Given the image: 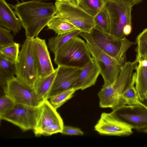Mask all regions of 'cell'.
Here are the masks:
<instances>
[{"mask_svg":"<svg viewBox=\"0 0 147 147\" xmlns=\"http://www.w3.org/2000/svg\"><path fill=\"white\" fill-rule=\"evenodd\" d=\"M105 0H79V5L94 17L105 6Z\"/></svg>","mask_w":147,"mask_h":147,"instance_id":"cb8c5ba5","label":"cell"},{"mask_svg":"<svg viewBox=\"0 0 147 147\" xmlns=\"http://www.w3.org/2000/svg\"><path fill=\"white\" fill-rule=\"evenodd\" d=\"M113 111L133 129L144 132L147 129V108L139 106L123 105Z\"/></svg>","mask_w":147,"mask_h":147,"instance_id":"7c38bea8","label":"cell"},{"mask_svg":"<svg viewBox=\"0 0 147 147\" xmlns=\"http://www.w3.org/2000/svg\"><path fill=\"white\" fill-rule=\"evenodd\" d=\"M35 0L42 1H47V0Z\"/></svg>","mask_w":147,"mask_h":147,"instance_id":"74e56055","label":"cell"},{"mask_svg":"<svg viewBox=\"0 0 147 147\" xmlns=\"http://www.w3.org/2000/svg\"><path fill=\"white\" fill-rule=\"evenodd\" d=\"M38 107L16 104L14 107L0 117V119L12 123L24 131L33 130L36 124Z\"/></svg>","mask_w":147,"mask_h":147,"instance_id":"30bf717a","label":"cell"},{"mask_svg":"<svg viewBox=\"0 0 147 147\" xmlns=\"http://www.w3.org/2000/svg\"><path fill=\"white\" fill-rule=\"evenodd\" d=\"M95 28L103 32L110 34V22L107 12L104 7L94 17Z\"/></svg>","mask_w":147,"mask_h":147,"instance_id":"d4e9b609","label":"cell"},{"mask_svg":"<svg viewBox=\"0 0 147 147\" xmlns=\"http://www.w3.org/2000/svg\"><path fill=\"white\" fill-rule=\"evenodd\" d=\"M79 36L86 40L92 57L100 70L104 81L102 87L109 85L117 78L123 67L98 47L90 33L81 32Z\"/></svg>","mask_w":147,"mask_h":147,"instance_id":"277c9868","label":"cell"},{"mask_svg":"<svg viewBox=\"0 0 147 147\" xmlns=\"http://www.w3.org/2000/svg\"><path fill=\"white\" fill-rule=\"evenodd\" d=\"M57 68L49 75L38 77L34 88L37 94L44 100L48 99V96L53 83L57 72Z\"/></svg>","mask_w":147,"mask_h":147,"instance_id":"ffe728a7","label":"cell"},{"mask_svg":"<svg viewBox=\"0 0 147 147\" xmlns=\"http://www.w3.org/2000/svg\"><path fill=\"white\" fill-rule=\"evenodd\" d=\"M54 55V61L58 66L80 68L92 59L86 42L78 36L69 40Z\"/></svg>","mask_w":147,"mask_h":147,"instance_id":"3957f363","label":"cell"},{"mask_svg":"<svg viewBox=\"0 0 147 147\" xmlns=\"http://www.w3.org/2000/svg\"><path fill=\"white\" fill-rule=\"evenodd\" d=\"M131 2L133 5L137 4L140 2L142 0H127Z\"/></svg>","mask_w":147,"mask_h":147,"instance_id":"e575fe53","label":"cell"},{"mask_svg":"<svg viewBox=\"0 0 147 147\" xmlns=\"http://www.w3.org/2000/svg\"><path fill=\"white\" fill-rule=\"evenodd\" d=\"M16 103L13 100L5 94L0 98V117L12 109Z\"/></svg>","mask_w":147,"mask_h":147,"instance_id":"f1b7e54d","label":"cell"},{"mask_svg":"<svg viewBox=\"0 0 147 147\" xmlns=\"http://www.w3.org/2000/svg\"><path fill=\"white\" fill-rule=\"evenodd\" d=\"M63 126V123H57L42 129L39 133L37 136L41 135L49 136L59 133H61Z\"/></svg>","mask_w":147,"mask_h":147,"instance_id":"4dcf8cb0","label":"cell"},{"mask_svg":"<svg viewBox=\"0 0 147 147\" xmlns=\"http://www.w3.org/2000/svg\"><path fill=\"white\" fill-rule=\"evenodd\" d=\"M38 108L36 124L33 130L36 136L47 127L55 123H63L57 109L52 106L48 99L44 100Z\"/></svg>","mask_w":147,"mask_h":147,"instance_id":"9a60e30c","label":"cell"},{"mask_svg":"<svg viewBox=\"0 0 147 147\" xmlns=\"http://www.w3.org/2000/svg\"><path fill=\"white\" fill-rule=\"evenodd\" d=\"M61 133L63 135L71 136H82L84 134V133L80 128L64 125Z\"/></svg>","mask_w":147,"mask_h":147,"instance_id":"1f68e13d","label":"cell"},{"mask_svg":"<svg viewBox=\"0 0 147 147\" xmlns=\"http://www.w3.org/2000/svg\"><path fill=\"white\" fill-rule=\"evenodd\" d=\"M47 26L48 29L53 30L58 35L79 30L71 24L55 15L49 21Z\"/></svg>","mask_w":147,"mask_h":147,"instance_id":"44dd1931","label":"cell"},{"mask_svg":"<svg viewBox=\"0 0 147 147\" xmlns=\"http://www.w3.org/2000/svg\"><path fill=\"white\" fill-rule=\"evenodd\" d=\"M132 30L131 25L127 24L124 27L123 32L125 36H128L131 32Z\"/></svg>","mask_w":147,"mask_h":147,"instance_id":"836d02e7","label":"cell"},{"mask_svg":"<svg viewBox=\"0 0 147 147\" xmlns=\"http://www.w3.org/2000/svg\"><path fill=\"white\" fill-rule=\"evenodd\" d=\"M5 0H0V26L16 35L22 27L21 22Z\"/></svg>","mask_w":147,"mask_h":147,"instance_id":"e0dca14e","label":"cell"},{"mask_svg":"<svg viewBox=\"0 0 147 147\" xmlns=\"http://www.w3.org/2000/svg\"><path fill=\"white\" fill-rule=\"evenodd\" d=\"M20 45L15 42L13 44L0 48V55L15 63L18 57Z\"/></svg>","mask_w":147,"mask_h":147,"instance_id":"83f0119b","label":"cell"},{"mask_svg":"<svg viewBox=\"0 0 147 147\" xmlns=\"http://www.w3.org/2000/svg\"><path fill=\"white\" fill-rule=\"evenodd\" d=\"M56 1L68 3L75 6H79V0H56Z\"/></svg>","mask_w":147,"mask_h":147,"instance_id":"d6a6232c","label":"cell"},{"mask_svg":"<svg viewBox=\"0 0 147 147\" xmlns=\"http://www.w3.org/2000/svg\"><path fill=\"white\" fill-rule=\"evenodd\" d=\"M94 129L101 135L126 136L132 134L133 129L112 111L101 114Z\"/></svg>","mask_w":147,"mask_h":147,"instance_id":"8fae6325","label":"cell"},{"mask_svg":"<svg viewBox=\"0 0 147 147\" xmlns=\"http://www.w3.org/2000/svg\"><path fill=\"white\" fill-rule=\"evenodd\" d=\"M135 84V73H134L131 83L121 95L119 107L123 105L139 106L147 108V106L143 103L140 98Z\"/></svg>","mask_w":147,"mask_h":147,"instance_id":"d6986e66","label":"cell"},{"mask_svg":"<svg viewBox=\"0 0 147 147\" xmlns=\"http://www.w3.org/2000/svg\"><path fill=\"white\" fill-rule=\"evenodd\" d=\"M146 100L147 101V92L146 95Z\"/></svg>","mask_w":147,"mask_h":147,"instance_id":"d590c367","label":"cell"},{"mask_svg":"<svg viewBox=\"0 0 147 147\" xmlns=\"http://www.w3.org/2000/svg\"><path fill=\"white\" fill-rule=\"evenodd\" d=\"M76 90L73 88L63 91L52 96L49 101L52 106L57 109L73 96Z\"/></svg>","mask_w":147,"mask_h":147,"instance_id":"484cf974","label":"cell"},{"mask_svg":"<svg viewBox=\"0 0 147 147\" xmlns=\"http://www.w3.org/2000/svg\"><path fill=\"white\" fill-rule=\"evenodd\" d=\"M137 60L147 58V28L137 36L136 39Z\"/></svg>","mask_w":147,"mask_h":147,"instance_id":"4316f807","label":"cell"},{"mask_svg":"<svg viewBox=\"0 0 147 147\" xmlns=\"http://www.w3.org/2000/svg\"><path fill=\"white\" fill-rule=\"evenodd\" d=\"M10 6L21 22L26 38H31L37 36L56 11L53 3L38 0L19 2Z\"/></svg>","mask_w":147,"mask_h":147,"instance_id":"6da1fadb","label":"cell"},{"mask_svg":"<svg viewBox=\"0 0 147 147\" xmlns=\"http://www.w3.org/2000/svg\"><path fill=\"white\" fill-rule=\"evenodd\" d=\"M135 61L137 63L135 68V86L140 100L143 101L147 92V58Z\"/></svg>","mask_w":147,"mask_h":147,"instance_id":"ac0fdd59","label":"cell"},{"mask_svg":"<svg viewBox=\"0 0 147 147\" xmlns=\"http://www.w3.org/2000/svg\"><path fill=\"white\" fill-rule=\"evenodd\" d=\"M55 15L69 22L82 32L90 33L95 27L94 17L79 5L56 1Z\"/></svg>","mask_w":147,"mask_h":147,"instance_id":"ba28073f","label":"cell"},{"mask_svg":"<svg viewBox=\"0 0 147 147\" xmlns=\"http://www.w3.org/2000/svg\"><path fill=\"white\" fill-rule=\"evenodd\" d=\"M16 74L15 63L0 55V83L3 90L7 81Z\"/></svg>","mask_w":147,"mask_h":147,"instance_id":"7402d4cb","label":"cell"},{"mask_svg":"<svg viewBox=\"0 0 147 147\" xmlns=\"http://www.w3.org/2000/svg\"><path fill=\"white\" fill-rule=\"evenodd\" d=\"M132 3L127 0H105L104 8L110 22V34L119 38L125 36L123 30L127 24H131Z\"/></svg>","mask_w":147,"mask_h":147,"instance_id":"8992f818","label":"cell"},{"mask_svg":"<svg viewBox=\"0 0 147 147\" xmlns=\"http://www.w3.org/2000/svg\"><path fill=\"white\" fill-rule=\"evenodd\" d=\"M15 42L10 31L0 27V48L11 45Z\"/></svg>","mask_w":147,"mask_h":147,"instance_id":"f546056e","label":"cell"},{"mask_svg":"<svg viewBox=\"0 0 147 147\" xmlns=\"http://www.w3.org/2000/svg\"><path fill=\"white\" fill-rule=\"evenodd\" d=\"M3 90L5 94L12 99L16 104L38 107L44 100L34 88L27 86L16 77L8 80Z\"/></svg>","mask_w":147,"mask_h":147,"instance_id":"9c48e42d","label":"cell"},{"mask_svg":"<svg viewBox=\"0 0 147 147\" xmlns=\"http://www.w3.org/2000/svg\"><path fill=\"white\" fill-rule=\"evenodd\" d=\"M31 46L38 77H45L53 72L55 69L52 64L45 40L36 36L32 38Z\"/></svg>","mask_w":147,"mask_h":147,"instance_id":"4fadbf2b","label":"cell"},{"mask_svg":"<svg viewBox=\"0 0 147 147\" xmlns=\"http://www.w3.org/2000/svg\"><path fill=\"white\" fill-rule=\"evenodd\" d=\"M32 39L26 38L24 41L15 64L16 77L27 86L34 88L38 76L32 49Z\"/></svg>","mask_w":147,"mask_h":147,"instance_id":"52a82bcc","label":"cell"},{"mask_svg":"<svg viewBox=\"0 0 147 147\" xmlns=\"http://www.w3.org/2000/svg\"><path fill=\"white\" fill-rule=\"evenodd\" d=\"M82 32L79 30L71 32L60 35H57L49 38L48 40V46L50 51L54 54L68 41L74 37L79 36Z\"/></svg>","mask_w":147,"mask_h":147,"instance_id":"603a6c76","label":"cell"},{"mask_svg":"<svg viewBox=\"0 0 147 147\" xmlns=\"http://www.w3.org/2000/svg\"><path fill=\"white\" fill-rule=\"evenodd\" d=\"M94 41L103 51L116 60L122 67L126 63V53L134 44L125 36L119 38L94 28L90 33Z\"/></svg>","mask_w":147,"mask_h":147,"instance_id":"5b68a950","label":"cell"},{"mask_svg":"<svg viewBox=\"0 0 147 147\" xmlns=\"http://www.w3.org/2000/svg\"><path fill=\"white\" fill-rule=\"evenodd\" d=\"M144 133L147 134V129L144 131Z\"/></svg>","mask_w":147,"mask_h":147,"instance_id":"8d00e7d4","label":"cell"},{"mask_svg":"<svg viewBox=\"0 0 147 147\" xmlns=\"http://www.w3.org/2000/svg\"><path fill=\"white\" fill-rule=\"evenodd\" d=\"M57 74L48 99L61 92L72 88L79 77L82 68L58 66Z\"/></svg>","mask_w":147,"mask_h":147,"instance_id":"5bb4252c","label":"cell"},{"mask_svg":"<svg viewBox=\"0 0 147 147\" xmlns=\"http://www.w3.org/2000/svg\"><path fill=\"white\" fill-rule=\"evenodd\" d=\"M100 70L94 59L82 68L80 76L72 88L76 91L83 90L94 85L99 75Z\"/></svg>","mask_w":147,"mask_h":147,"instance_id":"2e32d148","label":"cell"},{"mask_svg":"<svg viewBox=\"0 0 147 147\" xmlns=\"http://www.w3.org/2000/svg\"><path fill=\"white\" fill-rule=\"evenodd\" d=\"M137 63L126 62L117 78L109 85L102 87L98 92L100 107L113 110L119 106L121 95L131 83L133 72Z\"/></svg>","mask_w":147,"mask_h":147,"instance_id":"7a4b0ae2","label":"cell"}]
</instances>
